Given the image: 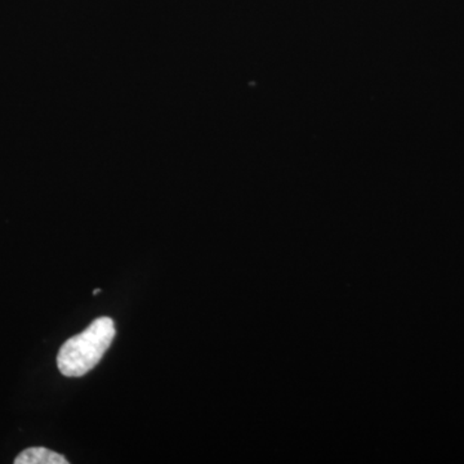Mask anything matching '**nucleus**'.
<instances>
[{
    "mask_svg": "<svg viewBox=\"0 0 464 464\" xmlns=\"http://www.w3.org/2000/svg\"><path fill=\"white\" fill-rule=\"evenodd\" d=\"M115 324L111 317L103 316L74 337L67 340L57 356L58 371L65 377H83L90 373L115 338Z\"/></svg>",
    "mask_w": 464,
    "mask_h": 464,
    "instance_id": "f257e3e1",
    "label": "nucleus"
},
{
    "mask_svg": "<svg viewBox=\"0 0 464 464\" xmlns=\"http://www.w3.org/2000/svg\"><path fill=\"white\" fill-rule=\"evenodd\" d=\"M69 460L56 451L47 448L25 449L20 456L14 459V464H67Z\"/></svg>",
    "mask_w": 464,
    "mask_h": 464,
    "instance_id": "f03ea898",
    "label": "nucleus"
},
{
    "mask_svg": "<svg viewBox=\"0 0 464 464\" xmlns=\"http://www.w3.org/2000/svg\"><path fill=\"white\" fill-rule=\"evenodd\" d=\"M100 292H101L100 289H96V290H94L93 295H99Z\"/></svg>",
    "mask_w": 464,
    "mask_h": 464,
    "instance_id": "7ed1b4c3",
    "label": "nucleus"
}]
</instances>
